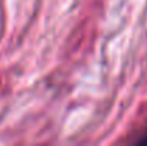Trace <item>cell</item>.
<instances>
[{
	"instance_id": "obj_1",
	"label": "cell",
	"mask_w": 147,
	"mask_h": 146,
	"mask_svg": "<svg viewBox=\"0 0 147 146\" xmlns=\"http://www.w3.org/2000/svg\"><path fill=\"white\" fill-rule=\"evenodd\" d=\"M140 142H142V143H147V132L143 135V139H142Z\"/></svg>"
}]
</instances>
